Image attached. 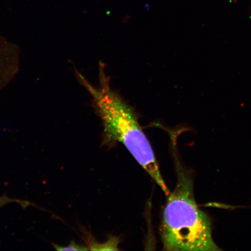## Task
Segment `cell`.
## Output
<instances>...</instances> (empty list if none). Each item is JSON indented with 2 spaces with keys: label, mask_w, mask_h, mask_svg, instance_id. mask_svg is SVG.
Returning a JSON list of instances; mask_svg holds the SVG:
<instances>
[{
  "label": "cell",
  "mask_w": 251,
  "mask_h": 251,
  "mask_svg": "<svg viewBox=\"0 0 251 251\" xmlns=\"http://www.w3.org/2000/svg\"><path fill=\"white\" fill-rule=\"evenodd\" d=\"M99 84L93 85L75 70L77 79L89 93L94 112L101 119L104 144L120 143L167 196L169 190L149 139L143 132L135 109L112 89L105 65H99Z\"/></svg>",
  "instance_id": "cell-1"
},
{
  "label": "cell",
  "mask_w": 251,
  "mask_h": 251,
  "mask_svg": "<svg viewBox=\"0 0 251 251\" xmlns=\"http://www.w3.org/2000/svg\"><path fill=\"white\" fill-rule=\"evenodd\" d=\"M177 183L167 196L160 234L165 251H219L212 238L209 216L198 206L194 196V173L178 156L173 142Z\"/></svg>",
  "instance_id": "cell-2"
},
{
  "label": "cell",
  "mask_w": 251,
  "mask_h": 251,
  "mask_svg": "<svg viewBox=\"0 0 251 251\" xmlns=\"http://www.w3.org/2000/svg\"><path fill=\"white\" fill-rule=\"evenodd\" d=\"M20 47L0 36V92L14 79L20 71Z\"/></svg>",
  "instance_id": "cell-3"
},
{
  "label": "cell",
  "mask_w": 251,
  "mask_h": 251,
  "mask_svg": "<svg viewBox=\"0 0 251 251\" xmlns=\"http://www.w3.org/2000/svg\"><path fill=\"white\" fill-rule=\"evenodd\" d=\"M119 241L118 238L112 237L106 242L102 244L97 243H91L89 246V250L94 251H116L119 250L118 244Z\"/></svg>",
  "instance_id": "cell-4"
},
{
  "label": "cell",
  "mask_w": 251,
  "mask_h": 251,
  "mask_svg": "<svg viewBox=\"0 0 251 251\" xmlns=\"http://www.w3.org/2000/svg\"><path fill=\"white\" fill-rule=\"evenodd\" d=\"M55 249L58 251H87L89 250V248L81 246L75 242H72L67 246H55Z\"/></svg>",
  "instance_id": "cell-5"
}]
</instances>
